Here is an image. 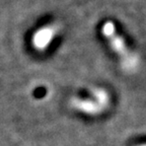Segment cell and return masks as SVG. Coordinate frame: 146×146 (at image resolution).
Listing matches in <instances>:
<instances>
[{
	"label": "cell",
	"mask_w": 146,
	"mask_h": 146,
	"mask_svg": "<svg viewBox=\"0 0 146 146\" xmlns=\"http://www.w3.org/2000/svg\"><path fill=\"white\" fill-rule=\"evenodd\" d=\"M52 39V31L49 29L41 30L35 35L34 43L38 48H45Z\"/></svg>",
	"instance_id": "1"
},
{
	"label": "cell",
	"mask_w": 146,
	"mask_h": 146,
	"mask_svg": "<svg viewBox=\"0 0 146 146\" xmlns=\"http://www.w3.org/2000/svg\"><path fill=\"white\" fill-rule=\"evenodd\" d=\"M140 146H146V144H144V145H140Z\"/></svg>",
	"instance_id": "3"
},
{
	"label": "cell",
	"mask_w": 146,
	"mask_h": 146,
	"mask_svg": "<svg viewBox=\"0 0 146 146\" xmlns=\"http://www.w3.org/2000/svg\"><path fill=\"white\" fill-rule=\"evenodd\" d=\"M34 96L36 98H43L47 94V90L44 87H38L34 90Z\"/></svg>",
	"instance_id": "2"
}]
</instances>
